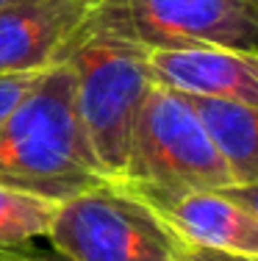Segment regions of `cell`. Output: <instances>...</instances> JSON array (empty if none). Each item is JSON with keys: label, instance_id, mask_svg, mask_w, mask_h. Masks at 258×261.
Segmentation results:
<instances>
[{"label": "cell", "instance_id": "cell-1", "mask_svg": "<svg viewBox=\"0 0 258 261\" xmlns=\"http://www.w3.org/2000/svg\"><path fill=\"white\" fill-rule=\"evenodd\" d=\"M103 181L78 117L72 72L53 64L0 125V184L64 203Z\"/></svg>", "mask_w": 258, "mask_h": 261}, {"label": "cell", "instance_id": "cell-2", "mask_svg": "<svg viewBox=\"0 0 258 261\" xmlns=\"http://www.w3.org/2000/svg\"><path fill=\"white\" fill-rule=\"evenodd\" d=\"M61 64L72 72L78 117L103 175L120 181L139 106L153 84L147 50L120 31L92 25Z\"/></svg>", "mask_w": 258, "mask_h": 261}, {"label": "cell", "instance_id": "cell-3", "mask_svg": "<svg viewBox=\"0 0 258 261\" xmlns=\"http://www.w3.org/2000/svg\"><path fill=\"white\" fill-rule=\"evenodd\" d=\"M122 186L197 192L231 186V170L189 97L150 84L131 134Z\"/></svg>", "mask_w": 258, "mask_h": 261}, {"label": "cell", "instance_id": "cell-4", "mask_svg": "<svg viewBox=\"0 0 258 261\" xmlns=\"http://www.w3.org/2000/svg\"><path fill=\"white\" fill-rule=\"evenodd\" d=\"M47 242L70 261H181L183 253V242L114 181L61 203Z\"/></svg>", "mask_w": 258, "mask_h": 261}, {"label": "cell", "instance_id": "cell-5", "mask_svg": "<svg viewBox=\"0 0 258 261\" xmlns=\"http://www.w3.org/2000/svg\"><path fill=\"white\" fill-rule=\"evenodd\" d=\"M92 25L120 31L145 50H258V6L253 0H108Z\"/></svg>", "mask_w": 258, "mask_h": 261}, {"label": "cell", "instance_id": "cell-6", "mask_svg": "<svg viewBox=\"0 0 258 261\" xmlns=\"http://www.w3.org/2000/svg\"><path fill=\"white\" fill-rule=\"evenodd\" d=\"M108 0H9L0 6V72L61 64Z\"/></svg>", "mask_w": 258, "mask_h": 261}, {"label": "cell", "instance_id": "cell-7", "mask_svg": "<svg viewBox=\"0 0 258 261\" xmlns=\"http://www.w3.org/2000/svg\"><path fill=\"white\" fill-rule=\"evenodd\" d=\"M125 189L136 195L183 245L258 258V217L225 189L158 192L142 186H125Z\"/></svg>", "mask_w": 258, "mask_h": 261}, {"label": "cell", "instance_id": "cell-8", "mask_svg": "<svg viewBox=\"0 0 258 261\" xmlns=\"http://www.w3.org/2000/svg\"><path fill=\"white\" fill-rule=\"evenodd\" d=\"M147 72L158 86L197 100L258 109V50L167 47L147 50Z\"/></svg>", "mask_w": 258, "mask_h": 261}, {"label": "cell", "instance_id": "cell-9", "mask_svg": "<svg viewBox=\"0 0 258 261\" xmlns=\"http://www.w3.org/2000/svg\"><path fill=\"white\" fill-rule=\"evenodd\" d=\"M231 170V184H258V109L189 97Z\"/></svg>", "mask_w": 258, "mask_h": 261}, {"label": "cell", "instance_id": "cell-10", "mask_svg": "<svg viewBox=\"0 0 258 261\" xmlns=\"http://www.w3.org/2000/svg\"><path fill=\"white\" fill-rule=\"evenodd\" d=\"M59 208L61 200L0 184V253L31 250L36 239H47Z\"/></svg>", "mask_w": 258, "mask_h": 261}, {"label": "cell", "instance_id": "cell-11", "mask_svg": "<svg viewBox=\"0 0 258 261\" xmlns=\"http://www.w3.org/2000/svg\"><path fill=\"white\" fill-rule=\"evenodd\" d=\"M50 70V67H47ZM45 75V70H34V72H0V125L9 120L17 111L25 97L31 95V89L36 86V81Z\"/></svg>", "mask_w": 258, "mask_h": 261}, {"label": "cell", "instance_id": "cell-12", "mask_svg": "<svg viewBox=\"0 0 258 261\" xmlns=\"http://www.w3.org/2000/svg\"><path fill=\"white\" fill-rule=\"evenodd\" d=\"M181 261H258V258L233 256V253H219V250H206V247H189V245H183Z\"/></svg>", "mask_w": 258, "mask_h": 261}, {"label": "cell", "instance_id": "cell-13", "mask_svg": "<svg viewBox=\"0 0 258 261\" xmlns=\"http://www.w3.org/2000/svg\"><path fill=\"white\" fill-rule=\"evenodd\" d=\"M225 192L258 217V184H231V186H225Z\"/></svg>", "mask_w": 258, "mask_h": 261}, {"label": "cell", "instance_id": "cell-14", "mask_svg": "<svg viewBox=\"0 0 258 261\" xmlns=\"http://www.w3.org/2000/svg\"><path fill=\"white\" fill-rule=\"evenodd\" d=\"M0 261H70L64 258L59 250H45V253H36V250H17V253H0Z\"/></svg>", "mask_w": 258, "mask_h": 261}, {"label": "cell", "instance_id": "cell-15", "mask_svg": "<svg viewBox=\"0 0 258 261\" xmlns=\"http://www.w3.org/2000/svg\"><path fill=\"white\" fill-rule=\"evenodd\" d=\"M3 3H9V0H0V6H3Z\"/></svg>", "mask_w": 258, "mask_h": 261}, {"label": "cell", "instance_id": "cell-16", "mask_svg": "<svg viewBox=\"0 0 258 261\" xmlns=\"http://www.w3.org/2000/svg\"><path fill=\"white\" fill-rule=\"evenodd\" d=\"M253 3H255V6H258V0H253Z\"/></svg>", "mask_w": 258, "mask_h": 261}]
</instances>
